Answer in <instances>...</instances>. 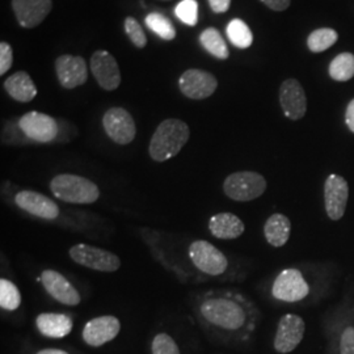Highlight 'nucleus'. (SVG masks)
<instances>
[{
    "label": "nucleus",
    "mask_w": 354,
    "mask_h": 354,
    "mask_svg": "<svg viewBox=\"0 0 354 354\" xmlns=\"http://www.w3.org/2000/svg\"><path fill=\"white\" fill-rule=\"evenodd\" d=\"M7 190V203H11L13 207L20 210L21 213L29 215L38 221H44L48 223H58L61 226L80 230V222L68 218V210H64L58 203L50 197L39 193L37 190L21 189L16 188L11 192ZM73 212V210H70Z\"/></svg>",
    "instance_id": "4"
},
{
    "label": "nucleus",
    "mask_w": 354,
    "mask_h": 354,
    "mask_svg": "<svg viewBox=\"0 0 354 354\" xmlns=\"http://www.w3.org/2000/svg\"><path fill=\"white\" fill-rule=\"evenodd\" d=\"M306 332L304 317L286 314L279 319L274 336V349L279 354H289L302 342Z\"/></svg>",
    "instance_id": "13"
},
{
    "label": "nucleus",
    "mask_w": 354,
    "mask_h": 354,
    "mask_svg": "<svg viewBox=\"0 0 354 354\" xmlns=\"http://www.w3.org/2000/svg\"><path fill=\"white\" fill-rule=\"evenodd\" d=\"M175 15L180 21L189 26H196L198 23V4L196 0H183L175 8Z\"/></svg>",
    "instance_id": "30"
},
{
    "label": "nucleus",
    "mask_w": 354,
    "mask_h": 354,
    "mask_svg": "<svg viewBox=\"0 0 354 354\" xmlns=\"http://www.w3.org/2000/svg\"><path fill=\"white\" fill-rule=\"evenodd\" d=\"M310 294V285L297 268L281 270L270 285V295L282 304H298Z\"/></svg>",
    "instance_id": "9"
},
{
    "label": "nucleus",
    "mask_w": 354,
    "mask_h": 354,
    "mask_svg": "<svg viewBox=\"0 0 354 354\" xmlns=\"http://www.w3.org/2000/svg\"><path fill=\"white\" fill-rule=\"evenodd\" d=\"M339 38V35L335 29L330 28H320L314 30L307 38V46L313 53H323L332 48Z\"/></svg>",
    "instance_id": "28"
},
{
    "label": "nucleus",
    "mask_w": 354,
    "mask_h": 354,
    "mask_svg": "<svg viewBox=\"0 0 354 354\" xmlns=\"http://www.w3.org/2000/svg\"><path fill=\"white\" fill-rule=\"evenodd\" d=\"M38 281L42 288L54 301L58 304L75 307L82 302V295L74 286V283L64 274L54 269H45L41 272Z\"/></svg>",
    "instance_id": "11"
},
{
    "label": "nucleus",
    "mask_w": 354,
    "mask_h": 354,
    "mask_svg": "<svg viewBox=\"0 0 354 354\" xmlns=\"http://www.w3.org/2000/svg\"><path fill=\"white\" fill-rule=\"evenodd\" d=\"M13 64V50L10 44L0 42V75H4Z\"/></svg>",
    "instance_id": "33"
},
{
    "label": "nucleus",
    "mask_w": 354,
    "mask_h": 354,
    "mask_svg": "<svg viewBox=\"0 0 354 354\" xmlns=\"http://www.w3.org/2000/svg\"><path fill=\"white\" fill-rule=\"evenodd\" d=\"M4 89L13 100L19 102H32L37 96V87L26 71H17L8 76L4 82Z\"/></svg>",
    "instance_id": "22"
},
{
    "label": "nucleus",
    "mask_w": 354,
    "mask_h": 354,
    "mask_svg": "<svg viewBox=\"0 0 354 354\" xmlns=\"http://www.w3.org/2000/svg\"><path fill=\"white\" fill-rule=\"evenodd\" d=\"M227 37L231 44L239 49H248L253 42V35L250 29L241 19H234L228 23Z\"/></svg>",
    "instance_id": "27"
},
{
    "label": "nucleus",
    "mask_w": 354,
    "mask_h": 354,
    "mask_svg": "<svg viewBox=\"0 0 354 354\" xmlns=\"http://www.w3.org/2000/svg\"><path fill=\"white\" fill-rule=\"evenodd\" d=\"M91 71L97 84L105 91H114L121 84L120 67L109 51L97 50L92 54Z\"/></svg>",
    "instance_id": "15"
},
{
    "label": "nucleus",
    "mask_w": 354,
    "mask_h": 354,
    "mask_svg": "<svg viewBox=\"0 0 354 354\" xmlns=\"http://www.w3.org/2000/svg\"><path fill=\"white\" fill-rule=\"evenodd\" d=\"M340 354H354V327L344 329L340 340Z\"/></svg>",
    "instance_id": "34"
},
{
    "label": "nucleus",
    "mask_w": 354,
    "mask_h": 354,
    "mask_svg": "<svg viewBox=\"0 0 354 354\" xmlns=\"http://www.w3.org/2000/svg\"><path fill=\"white\" fill-rule=\"evenodd\" d=\"M291 235L290 219L285 214L274 213L270 215L264 225V238L266 243L274 248L283 247Z\"/></svg>",
    "instance_id": "23"
},
{
    "label": "nucleus",
    "mask_w": 354,
    "mask_h": 354,
    "mask_svg": "<svg viewBox=\"0 0 354 354\" xmlns=\"http://www.w3.org/2000/svg\"><path fill=\"white\" fill-rule=\"evenodd\" d=\"M51 194L64 203L92 205L102 197L100 188L87 177L74 174H58L49 183Z\"/></svg>",
    "instance_id": "6"
},
{
    "label": "nucleus",
    "mask_w": 354,
    "mask_h": 354,
    "mask_svg": "<svg viewBox=\"0 0 354 354\" xmlns=\"http://www.w3.org/2000/svg\"><path fill=\"white\" fill-rule=\"evenodd\" d=\"M12 8L19 24L32 29L39 26L51 12V0H12Z\"/></svg>",
    "instance_id": "19"
},
{
    "label": "nucleus",
    "mask_w": 354,
    "mask_h": 354,
    "mask_svg": "<svg viewBox=\"0 0 354 354\" xmlns=\"http://www.w3.org/2000/svg\"><path fill=\"white\" fill-rule=\"evenodd\" d=\"M345 122L346 127L354 134V99L348 104L346 111H345Z\"/></svg>",
    "instance_id": "37"
},
{
    "label": "nucleus",
    "mask_w": 354,
    "mask_h": 354,
    "mask_svg": "<svg viewBox=\"0 0 354 354\" xmlns=\"http://www.w3.org/2000/svg\"><path fill=\"white\" fill-rule=\"evenodd\" d=\"M21 292L16 283L11 279L1 277L0 279V307L4 311L13 313L21 306Z\"/></svg>",
    "instance_id": "26"
},
{
    "label": "nucleus",
    "mask_w": 354,
    "mask_h": 354,
    "mask_svg": "<svg viewBox=\"0 0 354 354\" xmlns=\"http://www.w3.org/2000/svg\"><path fill=\"white\" fill-rule=\"evenodd\" d=\"M268 188L266 177L254 171H238L223 181V193L236 203H251L260 198Z\"/></svg>",
    "instance_id": "7"
},
{
    "label": "nucleus",
    "mask_w": 354,
    "mask_h": 354,
    "mask_svg": "<svg viewBox=\"0 0 354 354\" xmlns=\"http://www.w3.org/2000/svg\"><path fill=\"white\" fill-rule=\"evenodd\" d=\"M272 11L282 12L290 7L291 0H261Z\"/></svg>",
    "instance_id": "35"
},
{
    "label": "nucleus",
    "mask_w": 354,
    "mask_h": 354,
    "mask_svg": "<svg viewBox=\"0 0 354 354\" xmlns=\"http://www.w3.org/2000/svg\"><path fill=\"white\" fill-rule=\"evenodd\" d=\"M121 330V322L113 315H102L91 319L84 326L82 337L92 348H100L114 340Z\"/></svg>",
    "instance_id": "16"
},
{
    "label": "nucleus",
    "mask_w": 354,
    "mask_h": 354,
    "mask_svg": "<svg viewBox=\"0 0 354 354\" xmlns=\"http://www.w3.org/2000/svg\"><path fill=\"white\" fill-rule=\"evenodd\" d=\"M152 354H181L176 342L167 333H158L151 344Z\"/></svg>",
    "instance_id": "32"
},
{
    "label": "nucleus",
    "mask_w": 354,
    "mask_h": 354,
    "mask_svg": "<svg viewBox=\"0 0 354 354\" xmlns=\"http://www.w3.org/2000/svg\"><path fill=\"white\" fill-rule=\"evenodd\" d=\"M200 41L206 51L214 55L215 58L221 61H226L230 57L227 44L218 29L215 28L205 29L200 36Z\"/></svg>",
    "instance_id": "24"
},
{
    "label": "nucleus",
    "mask_w": 354,
    "mask_h": 354,
    "mask_svg": "<svg viewBox=\"0 0 354 354\" xmlns=\"http://www.w3.org/2000/svg\"><path fill=\"white\" fill-rule=\"evenodd\" d=\"M349 200L348 181L339 175H329L324 183V206L329 219L333 222L340 221Z\"/></svg>",
    "instance_id": "14"
},
{
    "label": "nucleus",
    "mask_w": 354,
    "mask_h": 354,
    "mask_svg": "<svg viewBox=\"0 0 354 354\" xmlns=\"http://www.w3.org/2000/svg\"><path fill=\"white\" fill-rule=\"evenodd\" d=\"M102 127L105 134L120 146L131 143L137 136V125L133 115L121 106H113L104 113Z\"/></svg>",
    "instance_id": "10"
},
{
    "label": "nucleus",
    "mask_w": 354,
    "mask_h": 354,
    "mask_svg": "<svg viewBox=\"0 0 354 354\" xmlns=\"http://www.w3.org/2000/svg\"><path fill=\"white\" fill-rule=\"evenodd\" d=\"M207 228L216 239L235 241L244 234L245 225L238 215L230 212H222L209 219Z\"/></svg>",
    "instance_id": "20"
},
{
    "label": "nucleus",
    "mask_w": 354,
    "mask_h": 354,
    "mask_svg": "<svg viewBox=\"0 0 354 354\" xmlns=\"http://www.w3.org/2000/svg\"><path fill=\"white\" fill-rule=\"evenodd\" d=\"M189 138L190 129L187 122L178 118H167L152 134L149 146L150 158L156 163L174 159Z\"/></svg>",
    "instance_id": "5"
},
{
    "label": "nucleus",
    "mask_w": 354,
    "mask_h": 354,
    "mask_svg": "<svg viewBox=\"0 0 354 354\" xmlns=\"http://www.w3.org/2000/svg\"><path fill=\"white\" fill-rule=\"evenodd\" d=\"M37 354H68L64 352L62 349H54V348H49V349H42L37 352Z\"/></svg>",
    "instance_id": "38"
},
{
    "label": "nucleus",
    "mask_w": 354,
    "mask_h": 354,
    "mask_svg": "<svg viewBox=\"0 0 354 354\" xmlns=\"http://www.w3.org/2000/svg\"><path fill=\"white\" fill-rule=\"evenodd\" d=\"M55 71L61 86L73 89L83 86L88 79V68L84 58L64 54L55 61Z\"/></svg>",
    "instance_id": "18"
},
{
    "label": "nucleus",
    "mask_w": 354,
    "mask_h": 354,
    "mask_svg": "<svg viewBox=\"0 0 354 354\" xmlns=\"http://www.w3.org/2000/svg\"><path fill=\"white\" fill-rule=\"evenodd\" d=\"M146 26L165 41H172L176 37V29L174 24L165 17V15L152 12L146 17Z\"/></svg>",
    "instance_id": "29"
},
{
    "label": "nucleus",
    "mask_w": 354,
    "mask_h": 354,
    "mask_svg": "<svg viewBox=\"0 0 354 354\" xmlns=\"http://www.w3.org/2000/svg\"><path fill=\"white\" fill-rule=\"evenodd\" d=\"M77 134L75 127L62 118L32 111L17 120H10L1 131V143L8 146H26L30 143H66Z\"/></svg>",
    "instance_id": "3"
},
{
    "label": "nucleus",
    "mask_w": 354,
    "mask_h": 354,
    "mask_svg": "<svg viewBox=\"0 0 354 354\" xmlns=\"http://www.w3.org/2000/svg\"><path fill=\"white\" fill-rule=\"evenodd\" d=\"M124 26H125L127 37L130 38V41L133 42L134 46H137L138 49L146 48V45H147L146 33L143 32L142 26L134 17H127Z\"/></svg>",
    "instance_id": "31"
},
{
    "label": "nucleus",
    "mask_w": 354,
    "mask_h": 354,
    "mask_svg": "<svg viewBox=\"0 0 354 354\" xmlns=\"http://www.w3.org/2000/svg\"><path fill=\"white\" fill-rule=\"evenodd\" d=\"M140 236L152 256L183 283L230 279L227 254L210 241L181 238L150 228H143Z\"/></svg>",
    "instance_id": "1"
},
{
    "label": "nucleus",
    "mask_w": 354,
    "mask_h": 354,
    "mask_svg": "<svg viewBox=\"0 0 354 354\" xmlns=\"http://www.w3.org/2000/svg\"><path fill=\"white\" fill-rule=\"evenodd\" d=\"M279 105L283 114L291 120H302L307 112V97L302 84L297 79H286L279 87Z\"/></svg>",
    "instance_id": "17"
},
{
    "label": "nucleus",
    "mask_w": 354,
    "mask_h": 354,
    "mask_svg": "<svg viewBox=\"0 0 354 354\" xmlns=\"http://www.w3.org/2000/svg\"><path fill=\"white\" fill-rule=\"evenodd\" d=\"M329 76L336 82H348L354 76V55L352 53L339 54L329 64Z\"/></svg>",
    "instance_id": "25"
},
{
    "label": "nucleus",
    "mask_w": 354,
    "mask_h": 354,
    "mask_svg": "<svg viewBox=\"0 0 354 354\" xmlns=\"http://www.w3.org/2000/svg\"><path fill=\"white\" fill-rule=\"evenodd\" d=\"M190 304L205 328L236 340H247L260 319L257 306L234 289L196 291L190 294Z\"/></svg>",
    "instance_id": "2"
},
{
    "label": "nucleus",
    "mask_w": 354,
    "mask_h": 354,
    "mask_svg": "<svg viewBox=\"0 0 354 354\" xmlns=\"http://www.w3.org/2000/svg\"><path fill=\"white\" fill-rule=\"evenodd\" d=\"M38 332L49 339H64L74 328L73 317L62 313H42L36 317Z\"/></svg>",
    "instance_id": "21"
},
{
    "label": "nucleus",
    "mask_w": 354,
    "mask_h": 354,
    "mask_svg": "<svg viewBox=\"0 0 354 354\" xmlns=\"http://www.w3.org/2000/svg\"><path fill=\"white\" fill-rule=\"evenodd\" d=\"M210 8L215 13L227 12L230 6H231V0H209Z\"/></svg>",
    "instance_id": "36"
},
{
    "label": "nucleus",
    "mask_w": 354,
    "mask_h": 354,
    "mask_svg": "<svg viewBox=\"0 0 354 354\" xmlns=\"http://www.w3.org/2000/svg\"><path fill=\"white\" fill-rule=\"evenodd\" d=\"M68 257L77 266L100 273H114L121 268V259L115 253L87 243H76L70 247Z\"/></svg>",
    "instance_id": "8"
},
{
    "label": "nucleus",
    "mask_w": 354,
    "mask_h": 354,
    "mask_svg": "<svg viewBox=\"0 0 354 354\" xmlns=\"http://www.w3.org/2000/svg\"><path fill=\"white\" fill-rule=\"evenodd\" d=\"M178 88L188 99L205 100L215 93V91L218 88V80L209 71L189 68L180 76Z\"/></svg>",
    "instance_id": "12"
}]
</instances>
